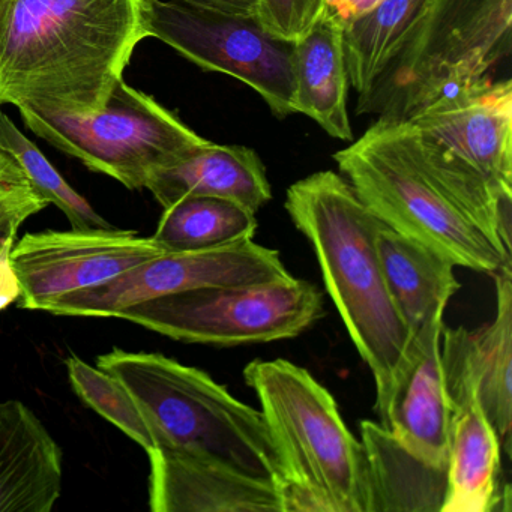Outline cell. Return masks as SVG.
<instances>
[{"label":"cell","instance_id":"6da1fadb","mask_svg":"<svg viewBox=\"0 0 512 512\" xmlns=\"http://www.w3.org/2000/svg\"><path fill=\"white\" fill-rule=\"evenodd\" d=\"M334 160L359 200L395 232L461 268L488 275L511 268L512 194L436 137L379 118Z\"/></svg>","mask_w":512,"mask_h":512},{"label":"cell","instance_id":"7a4b0ae2","mask_svg":"<svg viewBox=\"0 0 512 512\" xmlns=\"http://www.w3.org/2000/svg\"><path fill=\"white\" fill-rule=\"evenodd\" d=\"M145 38V0H10L0 14V106L103 109Z\"/></svg>","mask_w":512,"mask_h":512},{"label":"cell","instance_id":"3957f363","mask_svg":"<svg viewBox=\"0 0 512 512\" xmlns=\"http://www.w3.org/2000/svg\"><path fill=\"white\" fill-rule=\"evenodd\" d=\"M284 208L313 245L326 292L373 373L379 415L410 338L383 277L377 250L382 221L332 170L290 185Z\"/></svg>","mask_w":512,"mask_h":512},{"label":"cell","instance_id":"277c9868","mask_svg":"<svg viewBox=\"0 0 512 512\" xmlns=\"http://www.w3.org/2000/svg\"><path fill=\"white\" fill-rule=\"evenodd\" d=\"M97 367L136 401L154 439L152 451L217 461L284 496L286 464L262 410L236 400L205 371L161 353L113 349L98 356Z\"/></svg>","mask_w":512,"mask_h":512},{"label":"cell","instance_id":"5b68a950","mask_svg":"<svg viewBox=\"0 0 512 512\" xmlns=\"http://www.w3.org/2000/svg\"><path fill=\"white\" fill-rule=\"evenodd\" d=\"M244 377L286 464V512H371L367 452L331 392L284 359L250 362Z\"/></svg>","mask_w":512,"mask_h":512},{"label":"cell","instance_id":"8992f818","mask_svg":"<svg viewBox=\"0 0 512 512\" xmlns=\"http://www.w3.org/2000/svg\"><path fill=\"white\" fill-rule=\"evenodd\" d=\"M512 0H433L406 46L359 98L358 115L407 121L443 95L490 77L511 55Z\"/></svg>","mask_w":512,"mask_h":512},{"label":"cell","instance_id":"52a82bcc","mask_svg":"<svg viewBox=\"0 0 512 512\" xmlns=\"http://www.w3.org/2000/svg\"><path fill=\"white\" fill-rule=\"evenodd\" d=\"M322 316L319 287L289 275L148 299L116 319L184 343L233 347L298 337Z\"/></svg>","mask_w":512,"mask_h":512},{"label":"cell","instance_id":"ba28073f","mask_svg":"<svg viewBox=\"0 0 512 512\" xmlns=\"http://www.w3.org/2000/svg\"><path fill=\"white\" fill-rule=\"evenodd\" d=\"M19 112L32 133L128 190H143L155 170L208 142L124 79L95 112L68 115L28 107Z\"/></svg>","mask_w":512,"mask_h":512},{"label":"cell","instance_id":"9c48e42d","mask_svg":"<svg viewBox=\"0 0 512 512\" xmlns=\"http://www.w3.org/2000/svg\"><path fill=\"white\" fill-rule=\"evenodd\" d=\"M145 32L203 71L241 80L278 118L295 113V43L269 34L256 17L145 0Z\"/></svg>","mask_w":512,"mask_h":512},{"label":"cell","instance_id":"30bf717a","mask_svg":"<svg viewBox=\"0 0 512 512\" xmlns=\"http://www.w3.org/2000/svg\"><path fill=\"white\" fill-rule=\"evenodd\" d=\"M280 253L253 239L200 251H166L121 277L59 299L47 308L55 316L116 317L148 299L209 286L262 283L289 277Z\"/></svg>","mask_w":512,"mask_h":512},{"label":"cell","instance_id":"8fae6325","mask_svg":"<svg viewBox=\"0 0 512 512\" xmlns=\"http://www.w3.org/2000/svg\"><path fill=\"white\" fill-rule=\"evenodd\" d=\"M166 253L154 238L131 230L73 229L26 233L11 248L19 307L47 311L59 299L103 286Z\"/></svg>","mask_w":512,"mask_h":512},{"label":"cell","instance_id":"7c38bea8","mask_svg":"<svg viewBox=\"0 0 512 512\" xmlns=\"http://www.w3.org/2000/svg\"><path fill=\"white\" fill-rule=\"evenodd\" d=\"M443 317L410 334L388 401L382 427L413 457L448 467L452 409L440 358Z\"/></svg>","mask_w":512,"mask_h":512},{"label":"cell","instance_id":"4fadbf2b","mask_svg":"<svg viewBox=\"0 0 512 512\" xmlns=\"http://www.w3.org/2000/svg\"><path fill=\"white\" fill-rule=\"evenodd\" d=\"M512 194V82L479 80L437 98L407 119Z\"/></svg>","mask_w":512,"mask_h":512},{"label":"cell","instance_id":"5bb4252c","mask_svg":"<svg viewBox=\"0 0 512 512\" xmlns=\"http://www.w3.org/2000/svg\"><path fill=\"white\" fill-rule=\"evenodd\" d=\"M452 409L448 487L442 512L503 511L509 485L502 487V445L485 416L475 383L457 356L440 347ZM511 508V506H509Z\"/></svg>","mask_w":512,"mask_h":512},{"label":"cell","instance_id":"9a60e30c","mask_svg":"<svg viewBox=\"0 0 512 512\" xmlns=\"http://www.w3.org/2000/svg\"><path fill=\"white\" fill-rule=\"evenodd\" d=\"M154 512H286L283 493L206 458L149 452Z\"/></svg>","mask_w":512,"mask_h":512},{"label":"cell","instance_id":"2e32d148","mask_svg":"<svg viewBox=\"0 0 512 512\" xmlns=\"http://www.w3.org/2000/svg\"><path fill=\"white\" fill-rule=\"evenodd\" d=\"M61 446L19 400L0 401V512H50L62 494Z\"/></svg>","mask_w":512,"mask_h":512},{"label":"cell","instance_id":"e0dca14e","mask_svg":"<svg viewBox=\"0 0 512 512\" xmlns=\"http://www.w3.org/2000/svg\"><path fill=\"white\" fill-rule=\"evenodd\" d=\"M145 188L163 209L185 197H217L257 214L272 199L265 166L254 149L209 140L155 170Z\"/></svg>","mask_w":512,"mask_h":512},{"label":"cell","instance_id":"ac0fdd59","mask_svg":"<svg viewBox=\"0 0 512 512\" xmlns=\"http://www.w3.org/2000/svg\"><path fill=\"white\" fill-rule=\"evenodd\" d=\"M493 277L496 280L497 304L493 322L473 332L443 326L440 346L454 353L472 377L485 416L509 455L512 428V268H503Z\"/></svg>","mask_w":512,"mask_h":512},{"label":"cell","instance_id":"d6986e66","mask_svg":"<svg viewBox=\"0 0 512 512\" xmlns=\"http://www.w3.org/2000/svg\"><path fill=\"white\" fill-rule=\"evenodd\" d=\"M377 250L389 295L410 334L440 319L458 292L454 263L382 223Z\"/></svg>","mask_w":512,"mask_h":512},{"label":"cell","instance_id":"ffe728a7","mask_svg":"<svg viewBox=\"0 0 512 512\" xmlns=\"http://www.w3.org/2000/svg\"><path fill=\"white\" fill-rule=\"evenodd\" d=\"M295 113L313 119L334 139L350 142L349 73L343 50V29L320 19L295 43Z\"/></svg>","mask_w":512,"mask_h":512},{"label":"cell","instance_id":"44dd1931","mask_svg":"<svg viewBox=\"0 0 512 512\" xmlns=\"http://www.w3.org/2000/svg\"><path fill=\"white\" fill-rule=\"evenodd\" d=\"M371 482V512H442L448 467H434L407 452L382 425L361 422Z\"/></svg>","mask_w":512,"mask_h":512},{"label":"cell","instance_id":"7402d4cb","mask_svg":"<svg viewBox=\"0 0 512 512\" xmlns=\"http://www.w3.org/2000/svg\"><path fill=\"white\" fill-rule=\"evenodd\" d=\"M433 0H383L343 29V50L350 86L359 98L370 94L406 46Z\"/></svg>","mask_w":512,"mask_h":512},{"label":"cell","instance_id":"603a6c76","mask_svg":"<svg viewBox=\"0 0 512 512\" xmlns=\"http://www.w3.org/2000/svg\"><path fill=\"white\" fill-rule=\"evenodd\" d=\"M256 214L217 197H185L164 209L152 238L166 251H200L253 239Z\"/></svg>","mask_w":512,"mask_h":512},{"label":"cell","instance_id":"cb8c5ba5","mask_svg":"<svg viewBox=\"0 0 512 512\" xmlns=\"http://www.w3.org/2000/svg\"><path fill=\"white\" fill-rule=\"evenodd\" d=\"M0 146L10 152L17 166L31 185L32 191L47 205H55L64 212L73 229H116L104 220L91 203L80 196L64 176L47 160L31 139L25 136L7 113L0 110Z\"/></svg>","mask_w":512,"mask_h":512},{"label":"cell","instance_id":"d4e9b609","mask_svg":"<svg viewBox=\"0 0 512 512\" xmlns=\"http://www.w3.org/2000/svg\"><path fill=\"white\" fill-rule=\"evenodd\" d=\"M65 367L74 392L86 406L124 431L146 452L154 449V439L139 406L118 379L76 355L65 359Z\"/></svg>","mask_w":512,"mask_h":512},{"label":"cell","instance_id":"484cf974","mask_svg":"<svg viewBox=\"0 0 512 512\" xmlns=\"http://www.w3.org/2000/svg\"><path fill=\"white\" fill-rule=\"evenodd\" d=\"M325 0H257V22L281 40L296 43L322 17Z\"/></svg>","mask_w":512,"mask_h":512},{"label":"cell","instance_id":"4316f807","mask_svg":"<svg viewBox=\"0 0 512 512\" xmlns=\"http://www.w3.org/2000/svg\"><path fill=\"white\" fill-rule=\"evenodd\" d=\"M47 206L49 205L32 191L10 152L0 146V229H20L28 218Z\"/></svg>","mask_w":512,"mask_h":512},{"label":"cell","instance_id":"83f0119b","mask_svg":"<svg viewBox=\"0 0 512 512\" xmlns=\"http://www.w3.org/2000/svg\"><path fill=\"white\" fill-rule=\"evenodd\" d=\"M382 2L383 0H325L320 19L328 20L340 26L341 29H346L350 23L370 13Z\"/></svg>","mask_w":512,"mask_h":512},{"label":"cell","instance_id":"f1b7e54d","mask_svg":"<svg viewBox=\"0 0 512 512\" xmlns=\"http://www.w3.org/2000/svg\"><path fill=\"white\" fill-rule=\"evenodd\" d=\"M16 239H10L0 248V311L10 307L20 298V284L10 257Z\"/></svg>","mask_w":512,"mask_h":512},{"label":"cell","instance_id":"f546056e","mask_svg":"<svg viewBox=\"0 0 512 512\" xmlns=\"http://www.w3.org/2000/svg\"><path fill=\"white\" fill-rule=\"evenodd\" d=\"M178 2L206 8V10L239 14V16L256 17L257 14V0H178Z\"/></svg>","mask_w":512,"mask_h":512},{"label":"cell","instance_id":"4dcf8cb0","mask_svg":"<svg viewBox=\"0 0 512 512\" xmlns=\"http://www.w3.org/2000/svg\"><path fill=\"white\" fill-rule=\"evenodd\" d=\"M19 229L17 227H7V229H0V248L4 247L10 239H16Z\"/></svg>","mask_w":512,"mask_h":512},{"label":"cell","instance_id":"1f68e13d","mask_svg":"<svg viewBox=\"0 0 512 512\" xmlns=\"http://www.w3.org/2000/svg\"><path fill=\"white\" fill-rule=\"evenodd\" d=\"M8 4H10V0H0V14L4 13V10L7 8Z\"/></svg>","mask_w":512,"mask_h":512}]
</instances>
